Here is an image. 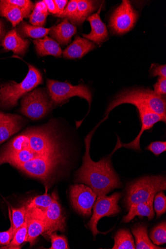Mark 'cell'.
Here are the masks:
<instances>
[{"label": "cell", "mask_w": 166, "mask_h": 249, "mask_svg": "<svg viewBox=\"0 0 166 249\" xmlns=\"http://www.w3.org/2000/svg\"><path fill=\"white\" fill-rule=\"evenodd\" d=\"M66 129L55 119L28 127L0 150V165L8 163L16 168L32 160L48 159L68 167L70 149Z\"/></svg>", "instance_id": "cell-1"}, {"label": "cell", "mask_w": 166, "mask_h": 249, "mask_svg": "<svg viewBox=\"0 0 166 249\" xmlns=\"http://www.w3.org/2000/svg\"><path fill=\"white\" fill-rule=\"evenodd\" d=\"M108 116L101 121L86 136L85 139V152L83 158L81 167L76 172L75 181L90 187L97 197L106 196L111 191L122 186L119 177L115 172L111 163V156L117 149L121 148L119 137L112 153L103 158L99 162H94L90 157V144L92 136L101 124Z\"/></svg>", "instance_id": "cell-2"}, {"label": "cell", "mask_w": 166, "mask_h": 249, "mask_svg": "<svg viewBox=\"0 0 166 249\" xmlns=\"http://www.w3.org/2000/svg\"><path fill=\"white\" fill-rule=\"evenodd\" d=\"M125 104L148 107L166 119L165 97L157 95L153 90L146 89H128L118 94L109 105L104 116H109L115 107Z\"/></svg>", "instance_id": "cell-3"}, {"label": "cell", "mask_w": 166, "mask_h": 249, "mask_svg": "<svg viewBox=\"0 0 166 249\" xmlns=\"http://www.w3.org/2000/svg\"><path fill=\"white\" fill-rule=\"evenodd\" d=\"M42 82L39 71L34 66L29 65V72L20 83L12 82L0 86V106L5 107H15L21 97L32 91Z\"/></svg>", "instance_id": "cell-4"}, {"label": "cell", "mask_w": 166, "mask_h": 249, "mask_svg": "<svg viewBox=\"0 0 166 249\" xmlns=\"http://www.w3.org/2000/svg\"><path fill=\"white\" fill-rule=\"evenodd\" d=\"M166 190V178L163 176L142 177L130 183L127 188L125 199L128 209L133 205L146 202L157 193Z\"/></svg>", "instance_id": "cell-5"}, {"label": "cell", "mask_w": 166, "mask_h": 249, "mask_svg": "<svg viewBox=\"0 0 166 249\" xmlns=\"http://www.w3.org/2000/svg\"><path fill=\"white\" fill-rule=\"evenodd\" d=\"M47 87L53 106L61 104L71 98L78 97L85 99L89 103L90 108L92 95L86 85L80 84L74 86L68 82L47 79Z\"/></svg>", "instance_id": "cell-6"}, {"label": "cell", "mask_w": 166, "mask_h": 249, "mask_svg": "<svg viewBox=\"0 0 166 249\" xmlns=\"http://www.w3.org/2000/svg\"><path fill=\"white\" fill-rule=\"evenodd\" d=\"M53 106L45 90L38 88L23 97L20 111L31 120L37 121L48 114Z\"/></svg>", "instance_id": "cell-7"}, {"label": "cell", "mask_w": 166, "mask_h": 249, "mask_svg": "<svg viewBox=\"0 0 166 249\" xmlns=\"http://www.w3.org/2000/svg\"><path fill=\"white\" fill-rule=\"evenodd\" d=\"M121 197V194L119 193H115L110 196L97 197L93 207V215L88 224L94 237L102 233L97 229L98 223L102 218L115 215L121 212V209L118 205Z\"/></svg>", "instance_id": "cell-8"}, {"label": "cell", "mask_w": 166, "mask_h": 249, "mask_svg": "<svg viewBox=\"0 0 166 249\" xmlns=\"http://www.w3.org/2000/svg\"><path fill=\"white\" fill-rule=\"evenodd\" d=\"M138 17L137 12L127 0L113 13L110 21V27L117 34H123L130 31L134 27Z\"/></svg>", "instance_id": "cell-9"}, {"label": "cell", "mask_w": 166, "mask_h": 249, "mask_svg": "<svg viewBox=\"0 0 166 249\" xmlns=\"http://www.w3.org/2000/svg\"><path fill=\"white\" fill-rule=\"evenodd\" d=\"M70 195L74 208L83 216H90L97 198L93 190L88 186L75 184L71 187Z\"/></svg>", "instance_id": "cell-10"}, {"label": "cell", "mask_w": 166, "mask_h": 249, "mask_svg": "<svg viewBox=\"0 0 166 249\" xmlns=\"http://www.w3.org/2000/svg\"><path fill=\"white\" fill-rule=\"evenodd\" d=\"M53 201L50 206L43 210L47 231L45 234L48 236L56 231L64 232L66 227V217L63 210L58 202L56 192L52 195Z\"/></svg>", "instance_id": "cell-11"}, {"label": "cell", "mask_w": 166, "mask_h": 249, "mask_svg": "<svg viewBox=\"0 0 166 249\" xmlns=\"http://www.w3.org/2000/svg\"><path fill=\"white\" fill-rule=\"evenodd\" d=\"M139 112V118L141 124V127L137 137L132 142L129 143L120 142V147L133 149L141 150L140 142L142 134L147 130L150 129L158 122H163L165 124L166 119L156 114L155 112L149 108L145 107H136Z\"/></svg>", "instance_id": "cell-12"}, {"label": "cell", "mask_w": 166, "mask_h": 249, "mask_svg": "<svg viewBox=\"0 0 166 249\" xmlns=\"http://www.w3.org/2000/svg\"><path fill=\"white\" fill-rule=\"evenodd\" d=\"M87 20L90 23L91 32L88 35H82L84 37L98 44L103 42L107 38L108 31L99 13L89 16Z\"/></svg>", "instance_id": "cell-13"}, {"label": "cell", "mask_w": 166, "mask_h": 249, "mask_svg": "<svg viewBox=\"0 0 166 249\" xmlns=\"http://www.w3.org/2000/svg\"><path fill=\"white\" fill-rule=\"evenodd\" d=\"M95 48V44L89 40L77 37L64 51L65 58L68 59L81 58Z\"/></svg>", "instance_id": "cell-14"}, {"label": "cell", "mask_w": 166, "mask_h": 249, "mask_svg": "<svg viewBox=\"0 0 166 249\" xmlns=\"http://www.w3.org/2000/svg\"><path fill=\"white\" fill-rule=\"evenodd\" d=\"M28 40L22 38L15 30L10 31L5 36L2 46L7 51H12L15 54H24L29 46Z\"/></svg>", "instance_id": "cell-15"}, {"label": "cell", "mask_w": 166, "mask_h": 249, "mask_svg": "<svg viewBox=\"0 0 166 249\" xmlns=\"http://www.w3.org/2000/svg\"><path fill=\"white\" fill-rule=\"evenodd\" d=\"M76 32L77 28L65 18L61 23L51 28L50 34L59 43L66 45L71 41Z\"/></svg>", "instance_id": "cell-16"}, {"label": "cell", "mask_w": 166, "mask_h": 249, "mask_svg": "<svg viewBox=\"0 0 166 249\" xmlns=\"http://www.w3.org/2000/svg\"><path fill=\"white\" fill-rule=\"evenodd\" d=\"M155 196H152L148 201L133 205L129 209V213L123 218V222L128 223L136 216L147 217L151 220L154 216L153 201Z\"/></svg>", "instance_id": "cell-17"}, {"label": "cell", "mask_w": 166, "mask_h": 249, "mask_svg": "<svg viewBox=\"0 0 166 249\" xmlns=\"http://www.w3.org/2000/svg\"><path fill=\"white\" fill-rule=\"evenodd\" d=\"M37 53L40 56L53 55L60 57L62 51L59 43L53 39L45 36L34 41Z\"/></svg>", "instance_id": "cell-18"}, {"label": "cell", "mask_w": 166, "mask_h": 249, "mask_svg": "<svg viewBox=\"0 0 166 249\" xmlns=\"http://www.w3.org/2000/svg\"><path fill=\"white\" fill-rule=\"evenodd\" d=\"M132 232L135 238L137 249H162L152 243L148 236L147 225L139 224L135 225L132 229Z\"/></svg>", "instance_id": "cell-19"}, {"label": "cell", "mask_w": 166, "mask_h": 249, "mask_svg": "<svg viewBox=\"0 0 166 249\" xmlns=\"http://www.w3.org/2000/svg\"><path fill=\"white\" fill-rule=\"evenodd\" d=\"M26 221L28 225L27 242H29L32 247L40 235L46 233V225L44 221L30 215L27 211Z\"/></svg>", "instance_id": "cell-20"}, {"label": "cell", "mask_w": 166, "mask_h": 249, "mask_svg": "<svg viewBox=\"0 0 166 249\" xmlns=\"http://www.w3.org/2000/svg\"><path fill=\"white\" fill-rule=\"evenodd\" d=\"M0 15L7 18L14 27L25 18L21 10L7 2V0L0 1Z\"/></svg>", "instance_id": "cell-21"}, {"label": "cell", "mask_w": 166, "mask_h": 249, "mask_svg": "<svg viewBox=\"0 0 166 249\" xmlns=\"http://www.w3.org/2000/svg\"><path fill=\"white\" fill-rule=\"evenodd\" d=\"M22 119L18 116L14 120L0 123V144L18 132L22 127Z\"/></svg>", "instance_id": "cell-22"}, {"label": "cell", "mask_w": 166, "mask_h": 249, "mask_svg": "<svg viewBox=\"0 0 166 249\" xmlns=\"http://www.w3.org/2000/svg\"><path fill=\"white\" fill-rule=\"evenodd\" d=\"M96 3L89 0H78L76 17L74 24H81L90 14L97 9Z\"/></svg>", "instance_id": "cell-23"}, {"label": "cell", "mask_w": 166, "mask_h": 249, "mask_svg": "<svg viewBox=\"0 0 166 249\" xmlns=\"http://www.w3.org/2000/svg\"><path fill=\"white\" fill-rule=\"evenodd\" d=\"M112 249H135V245L132 236L128 230H120L114 237Z\"/></svg>", "instance_id": "cell-24"}, {"label": "cell", "mask_w": 166, "mask_h": 249, "mask_svg": "<svg viewBox=\"0 0 166 249\" xmlns=\"http://www.w3.org/2000/svg\"><path fill=\"white\" fill-rule=\"evenodd\" d=\"M48 15V9L44 1L37 2L30 16V23L33 26L42 27Z\"/></svg>", "instance_id": "cell-25"}, {"label": "cell", "mask_w": 166, "mask_h": 249, "mask_svg": "<svg viewBox=\"0 0 166 249\" xmlns=\"http://www.w3.org/2000/svg\"><path fill=\"white\" fill-rule=\"evenodd\" d=\"M9 213L15 233V232L26 221V206H22L18 208L9 207Z\"/></svg>", "instance_id": "cell-26"}, {"label": "cell", "mask_w": 166, "mask_h": 249, "mask_svg": "<svg viewBox=\"0 0 166 249\" xmlns=\"http://www.w3.org/2000/svg\"><path fill=\"white\" fill-rule=\"evenodd\" d=\"M28 239V225L25 222L14 233L12 240L10 243L0 249H19L20 246L23 243L27 242Z\"/></svg>", "instance_id": "cell-27"}, {"label": "cell", "mask_w": 166, "mask_h": 249, "mask_svg": "<svg viewBox=\"0 0 166 249\" xmlns=\"http://www.w3.org/2000/svg\"><path fill=\"white\" fill-rule=\"evenodd\" d=\"M49 189H45V194L33 198L26 205L28 209H40L45 210L53 201V197L47 194Z\"/></svg>", "instance_id": "cell-28"}, {"label": "cell", "mask_w": 166, "mask_h": 249, "mask_svg": "<svg viewBox=\"0 0 166 249\" xmlns=\"http://www.w3.org/2000/svg\"><path fill=\"white\" fill-rule=\"evenodd\" d=\"M21 28L22 32L26 36L36 39H40L46 36L47 35L50 34L51 30V28L46 29L30 25L26 22H23L21 25Z\"/></svg>", "instance_id": "cell-29"}, {"label": "cell", "mask_w": 166, "mask_h": 249, "mask_svg": "<svg viewBox=\"0 0 166 249\" xmlns=\"http://www.w3.org/2000/svg\"><path fill=\"white\" fill-rule=\"evenodd\" d=\"M150 237L155 245H162L166 243V221L162 222L153 229Z\"/></svg>", "instance_id": "cell-30"}, {"label": "cell", "mask_w": 166, "mask_h": 249, "mask_svg": "<svg viewBox=\"0 0 166 249\" xmlns=\"http://www.w3.org/2000/svg\"><path fill=\"white\" fill-rule=\"evenodd\" d=\"M49 237L52 243L50 249H70L67 239L65 236L58 235L55 231L51 234Z\"/></svg>", "instance_id": "cell-31"}, {"label": "cell", "mask_w": 166, "mask_h": 249, "mask_svg": "<svg viewBox=\"0 0 166 249\" xmlns=\"http://www.w3.org/2000/svg\"><path fill=\"white\" fill-rule=\"evenodd\" d=\"M7 1L20 9L25 18L29 16L33 8V3L29 0H7Z\"/></svg>", "instance_id": "cell-32"}, {"label": "cell", "mask_w": 166, "mask_h": 249, "mask_svg": "<svg viewBox=\"0 0 166 249\" xmlns=\"http://www.w3.org/2000/svg\"><path fill=\"white\" fill-rule=\"evenodd\" d=\"M155 197L154 209L157 217H159L166 212V197L162 191Z\"/></svg>", "instance_id": "cell-33"}, {"label": "cell", "mask_w": 166, "mask_h": 249, "mask_svg": "<svg viewBox=\"0 0 166 249\" xmlns=\"http://www.w3.org/2000/svg\"><path fill=\"white\" fill-rule=\"evenodd\" d=\"M78 0H71L65 7L61 18H66L74 22L77 9Z\"/></svg>", "instance_id": "cell-34"}, {"label": "cell", "mask_w": 166, "mask_h": 249, "mask_svg": "<svg viewBox=\"0 0 166 249\" xmlns=\"http://www.w3.org/2000/svg\"><path fill=\"white\" fill-rule=\"evenodd\" d=\"M146 150L152 152L155 155L158 156L166 151V142L158 141L151 142L146 148Z\"/></svg>", "instance_id": "cell-35"}, {"label": "cell", "mask_w": 166, "mask_h": 249, "mask_svg": "<svg viewBox=\"0 0 166 249\" xmlns=\"http://www.w3.org/2000/svg\"><path fill=\"white\" fill-rule=\"evenodd\" d=\"M14 235V231L11 223V227L8 230L0 232V246L2 247L8 245L12 240Z\"/></svg>", "instance_id": "cell-36"}, {"label": "cell", "mask_w": 166, "mask_h": 249, "mask_svg": "<svg viewBox=\"0 0 166 249\" xmlns=\"http://www.w3.org/2000/svg\"><path fill=\"white\" fill-rule=\"evenodd\" d=\"M154 92L158 95L165 96L166 94V78L159 77L154 85Z\"/></svg>", "instance_id": "cell-37"}, {"label": "cell", "mask_w": 166, "mask_h": 249, "mask_svg": "<svg viewBox=\"0 0 166 249\" xmlns=\"http://www.w3.org/2000/svg\"><path fill=\"white\" fill-rule=\"evenodd\" d=\"M55 3L57 10V14L56 16L61 18L64 9L68 3V1L67 0H55Z\"/></svg>", "instance_id": "cell-38"}, {"label": "cell", "mask_w": 166, "mask_h": 249, "mask_svg": "<svg viewBox=\"0 0 166 249\" xmlns=\"http://www.w3.org/2000/svg\"><path fill=\"white\" fill-rule=\"evenodd\" d=\"M153 77L159 76L166 78V65L156 66L152 72Z\"/></svg>", "instance_id": "cell-39"}, {"label": "cell", "mask_w": 166, "mask_h": 249, "mask_svg": "<svg viewBox=\"0 0 166 249\" xmlns=\"http://www.w3.org/2000/svg\"><path fill=\"white\" fill-rule=\"evenodd\" d=\"M49 12L54 15L57 14V10L54 0H44L43 1Z\"/></svg>", "instance_id": "cell-40"}, {"label": "cell", "mask_w": 166, "mask_h": 249, "mask_svg": "<svg viewBox=\"0 0 166 249\" xmlns=\"http://www.w3.org/2000/svg\"><path fill=\"white\" fill-rule=\"evenodd\" d=\"M18 117V116L17 115L5 114V113L0 111V123L14 120Z\"/></svg>", "instance_id": "cell-41"}, {"label": "cell", "mask_w": 166, "mask_h": 249, "mask_svg": "<svg viewBox=\"0 0 166 249\" xmlns=\"http://www.w3.org/2000/svg\"><path fill=\"white\" fill-rule=\"evenodd\" d=\"M3 35V29L2 27V25L1 22V21H0V38H1Z\"/></svg>", "instance_id": "cell-42"}]
</instances>
